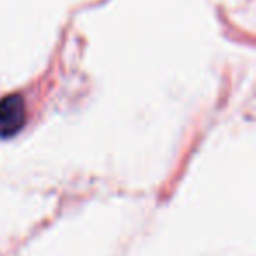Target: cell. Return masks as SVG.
I'll list each match as a JSON object with an SVG mask.
<instances>
[{
  "label": "cell",
  "mask_w": 256,
  "mask_h": 256,
  "mask_svg": "<svg viewBox=\"0 0 256 256\" xmlns=\"http://www.w3.org/2000/svg\"><path fill=\"white\" fill-rule=\"evenodd\" d=\"M26 121L25 100L20 95H8L0 98V137H12L23 128Z\"/></svg>",
  "instance_id": "6da1fadb"
}]
</instances>
